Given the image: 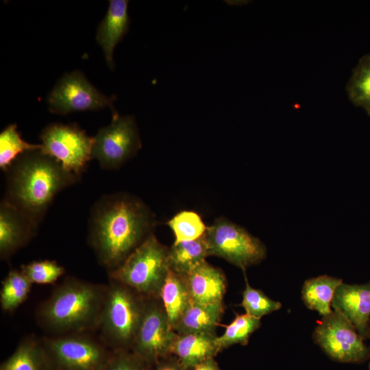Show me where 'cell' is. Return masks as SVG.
Returning a JSON list of instances; mask_svg holds the SVG:
<instances>
[{
	"mask_svg": "<svg viewBox=\"0 0 370 370\" xmlns=\"http://www.w3.org/2000/svg\"><path fill=\"white\" fill-rule=\"evenodd\" d=\"M174 232L175 243L192 241L202 236L207 227L200 216L193 211H182L167 222Z\"/></svg>",
	"mask_w": 370,
	"mask_h": 370,
	"instance_id": "27",
	"label": "cell"
},
{
	"mask_svg": "<svg viewBox=\"0 0 370 370\" xmlns=\"http://www.w3.org/2000/svg\"><path fill=\"white\" fill-rule=\"evenodd\" d=\"M369 370H370V362H369Z\"/></svg>",
	"mask_w": 370,
	"mask_h": 370,
	"instance_id": "33",
	"label": "cell"
},
{
	"mask_svg": "<svg viewBox=\"0 0 370 370\" xmlns=\"http://www.w3.org/2000/svg\"><path fill=\"white\" fill-rule=\"evenodd\" d=\"M42 151L69 172L81 176L92 159L93 137L77 124L51 123L40 134Z\"/></svg>",
	"mask_w": 370,
	"mask_h": 370,
	"instance_id": "9",
	"label": "cell"
},
{
	"mask_svg": "<svg viewBox=\"0 0 370 370\" xmlns=\"http://www.w3.org/2000/svg\"><path fill=\"white\" fill-rule=\"evenodd\" d=\"M215 334L208 333L177 334L170 354L186 367L193 369L199 363L214 358L220 352Z\"/></svg>",
	"mask_w": 370,
	"mask_h": 370,
	"instance_id": "17",
	"label": "cell"
},
{
	"mask_svg": "<svg viewBox=\"0 0 370 370\" xmlns=\"http://www.w3.org/2000/svg\"><path fill=\"white\" fill-rule=\"evenodd\" d=\"M147 298L128 286L109 280L97 331L111 350H131Z\"/></svg>",
	"mask_w": 370,
	"mask_h": 370,
	"instance_id": "4",
	"label": "cell"
},
{
	"mask_svg": "<svg viewBox=\"0 0 370 370\" xmlns=\"http://www.w3.org/2000/svg\"><path fill=\"white\" fill-rule=\"evenodd\" d=\"M169 249L151 234L114 270L109 280L120 282L145 298H160L169 269Z\"/></svg>",
	"mask_w": 370,
	"mask_h": 370,
	"instance_id": "5",
	"label": "cell"
},
{
	"mask_svg": "<svg viewBox=\"0 0 370 370\" xmlns=\"http://www.w3.org/2000/svg\"><path fill=\"white\" fill-rule=\"evenodd\" d=\"M209 256L205 234L197 239L174 243L169 252V268L183 275Z\"/></svg>",
	"mask_w": 370,
	"mask_h": 370,
	"instance_id": "22",
	"label": "cell"
},
{
	"mask_svg": "<svg viewBox=\"0 0 370 370\" xmlns=\"http://www.w3.org/2000/svg\"><path fill=\"white\" fill-rule=\"evenodd\" d=\"M204 234L210 256L221 257L243 271L267 256L266 247L258 238L226 219H217Z\"/></svg>",
	"mask_w": 370,
	"mask_h": 370,
	"instance_id": "7",
	"label": "cell"
},
{
	"mask_svg": "<svg viewBox=\"0 0 370 370\" xmlns=\"http://www.w3.org/2000/svg\"><path fill=\"white\" fill-rule=\"evenodd\" d=\"M128 3L127 0L109 1L108 11L97 30V42L103 49L106 63L112 70L114 68V49L130 29Z\"/></svg>",
	"mask_w": 370,
	"mask_h": 370,
	"instance_id": "16",
	"label": "cell"
},
{
	"mask_svg": "<svg viewBox=\"0 0 370 370\" xmlns=\"http://www.w3.org/2000/svg\"><path fill=\"white\" fill-rule=\"evenodd\" d=\"M313 338L328 356L340 362H362L370 356V349L364 343V338L353 324L336 310L323 316Z\"/></svg>",
	"mask_w": 370,
	"mask_h": 370,
	"instance_id": "10",
	"label": "cell"
},
{
	"mask_svg": "<svg viewBox=\"0 0 370 370\" xmlns=\"http://www.w3.org/2000/svg\"><path fill=\"white\" fill-rule=\"evenodd\" d=\"M160 298H147L143 318L131 350L153 366L170 354L177 333L171 326Z\"/></svg>",
	"mask_w": 370,
	"mask_h": 370,
	"instance_id": "11",
	"label": "cell"
},
{
	"mask_svg": "<svg viewBox=\"0 0 370 370\" xmlns=\"http://www.w3.org/2000/svg\"><path fill=\"white\" fill-rule=\"evenodd\" d=\"M0 370H51L40 338L32 334L23 338L14 352L1 362Z\"/></svg>",
	"mask_w": 370,
	"mask_h": 370,
	"instance_id": "19",
	"label": "cell"
},
{
	"mask_svg": "<svg viewBox=\"0 0 370 370\" xmlns=\"http://www.w3.org/2000/svg\"><path fill=\"white\" fill-rule=\"evenodd\" d=\"M140 147L135 118L114 112L111 123L93 137L92 159H96L101 169H115L134 157Z\"/></svg>",
	"mask_w": 370,
	"mask_h": 370,
	"instance_id": "8",
	"label": "cell"
},
{
	"mask_svg": "<svg viewBox=\"0 0 370 370\" xmlns=\"http://www.w3.org/2000/svg\"><path fill=\"white\" fill-rule=\"evenodd\" d=\"M260 319L247 314H236L228 325L223 334L216 337V343L219 350L235 344L245 345L251 334L260 326Z\"/></svg>",
	"mask_w": 370,
	"mask_h": 370,
	"instance_id": "26",
	"label": "cell"
},
{
	"mask_svg": "<svg viewBox=\"0 0 370 370\" xmlns=\"http://www.w3.org/2000/svg\"><path fill=\"white\" fill-rule=\"evenodd\" d=\"M20 270L32 284H47L55 282L65 272L55 260H35L21 266Z\"/></svg>",
	"mask_w": 370,
	"mask_h": 370,
	"instance_id": "29",
	"label": "cell"
},
{
	"mask_svg": "<svg viewBox=\"0 0 370 370\" xmlns=\"http://www.w3.org/2000/svg\"><path fill=\"white\" fill-rule=\"evenodd\" d=\"M103 370H153V366L132 350H112Z\"/></svg>",
	"mask_w": 370,
	"mask_h": 370,
	"instance_id": "30",
	"label": "cell"
},
{
	"mask_svg": "<svg viewBox=\"0 0 370 370\" xmlns=\"http://www.w3.org/2000/svg\"><path fill=\"white\" fill-rule=\"evenodd\" d=\"M346 90L350 101L370 116V54L360 58L352 70Z\"/></svg>",
	"mask_w": 370,
	"mask_h": 370,
	"instance_id": "23",
	"label": "cell"
},
{
	"mask_svg": "<svg viewBox=\"0 0 370 370\" xmlns=\"http://www.w3.org/2000/svg\"><path fill=\"white\" fill-rule=\"evenodd\" d=\"M38 227L25 214L3 199L0 204V257L9 260L36 235Z\"/></svg>",
	"mask_w": 370,
	"mask_h": 370,
	"instance_id": "14",
	"label": "cell"
},
{
	"mask_svg": "<svg viewBox=\"0 0 370 370\" xmlns=\"http://www.w3.org/2000/svg\"><path fill=\"white\" fill-rule=\"evenodd\" d=\"M241 306L246 314L260 319L263 316L279 310L282 304L269 298L262 291L251 287L246 280Z\"/></svg>",
	"mask_w": 370,
	"mask_h": 370,
	"instance_id": "28",
	"label": "cell"
},
{
	"mask_svg": "<svg viewBox=\"0 0 370 370\" xmlns=\"http://www.w3.org/2000/svg\"><path fill=\"white\" fill-rule=\"evenodd\" d=\"M160 299L174 330L188 306L190 297L183 277L170 268L161 288Z\"/></svg>",
	"mask_w": 370,
	"mask_h": 370,
	"instance_id": "20",
	"label": "cell"
},
{
	"mask_svg": "<svg viewBox=\"0 0 370 370\" xmlns=\"http://www.w3.org/2000/svg\"><path fill=\"white\" fill-rule=\"evenodd\" d=\"M51 370H103L112 350L90 332L40 338Z\"/></svg>",
	"mask_w": 370,
	"mask_h": 370,
	"instance_id": "6",
	"label": "cell"
},
{
	"mask_svg": "<svg viewBox=\"0 0 370 370\" xmlns=\"http://www.w3.org/2000/svg\"><path fill=\"white\" fill-rule=\"evenodd\" d=\"M106 291L107 284L67 278L38 306L36 321L49 336L97 331Z\"/></svg>",
	"mask_w": 370,
	"mask_h": 370,
	"instance_id": "3",
	"label": "cell"
},
{
	"mask_svg": "<svg viewBox=\"0 0 370 370\" xmlns=\"http://www.w3.org/2000/svg\"><path fill=\"white\" fill-rule=\"evenodd\" d=\"M5 172L6 191L3 199L37 227L56 195L80 179L42 149L21 154Z\"/></svg>",
	"mask_w": 370,
	"mask_h": 370,
	"instance_id": "2",
	"label": "cell"
},
{
	"mask_svg": "<svg viewBox=\"0 0 370 370\" xmlns=\"http://www.w3.org/2000/svg\"><path fill=\"white\" fill-rule=\"evenodd\" d=\"M182 276L192 301L203 304L223 303L226 280L220 269L205 260Z\"/></svg>",
	"mask_w": 370,
	"mask_h": 370,
	"instance_id": "15",
	"label": "cell"
},
{
	"mask_svg": "<svg viewBox=\"0 0 370 370\" xmlns=\"http://www.w3.org/2000/svg\"><path fill=\"white\" fill-rule=\"evenodd\" d=\"M369 334H370V325H369Z\"/></svg>",
	"mask_w": 370,
	"mask_h": 370,
	"instance_id": "34",
	"label": "cell"
},
{
	"mask_svg": "<svg viewBox=\"0 0 370 370\" xmlns=\"http://www.w3.org/2000/svg\"><path fill=\"white\" fill-rule=\"evenodd\" d=\"M42 148V144H32L23 140L16 125L10 124L0 134V168L5 171L21 154Z\"/></svg>",
	"mask_w": 370,
	"mask_h": 370,
	"instance_id": "25",
	"label": "cell"
},
{
	"mask_svg": "<svg viewBox=\"0 0 370 370\" xmlns=\"http://www.w3.org/2000/svg\"><path fill=\"white\" fill-rule=\"evenodd\" d=\"M113 101L112 97L101 92L79 71L63 75L47 98L49 111L62 115L108 107L115 112Z\"/></svg>",
	"mask_w": 370,
	"mask_h": 370,
	"instance_id": "12",
	"label": "cell"
},
{
	"mask_svg": "<svg viewBox=\"0 0 370 370\" xmlns=\"http://www.w3.org/2000/svg\"><path fill=\"white\" fill-rule=\"evenodd\" d=\"M192 370H220L214 358H208L198 365Z\"/></svg>",
	"mask_w": 370,
	"mask_h": 370,
	"instance_id": "32",
	"label": "cell"
},
{
	"mask_svg": "<svg viewBox=\"0 0 370 370\" xmlns=\"http://www.w3.org/2000/svg\"><path fill=\"white\" fill-rule=\"evenodd\" d=\"M342 283L341 279L327 275L307 280L301 290L302 299L307 308L325 316L332 312L335 291Z\"/></svg>",
	"mask_w": 370,
	"mask_h": 370,
	"instance_id": "21",
	"label": "cell"
},
{
	"mask_svg": "<svg viewBox=\"0 0 370 370\" xmlns=\"http://www.w3.org/2000/svg\"><path fill=\"white\" fill-rule=\"evenodd\" d=\"M332 306L353 324L364 339L370 337V281L363 284L342 283L335 291Z\"/></svg>",
	"mask_w": 370,
	"mask_h": 370,
	"instance_id": "13",
	"label": "cell"
},
{
	"mask_svg": "<svg viewBox=\"0 0 370 370\" xmlns=\"http://www.w3.org/2000/svg\"><path fill=\"white\" fill-rule=\"evenodd\" d=\"M153 370H192L183 365L179 360L173 355L162 358L153 367Z\"/></svg>",
	"mask_w": 370,
	"mask_h": 370,
	"instance_id": "31",
	"label": "cell"
},
{
	"mask_svg": "<svg viewBox=\"0 0 370 370\" xmlns=\"http://www.w3.org/2000/svg\"><path fill=\"white\" fill-rule=\"evenodd\" d=\"M32 283L21 271L12 269L2 280L0 304L3 311L12 312L25 301Z\"/></svg>",
	"mask_w": 370,
	"mask_h": 370,
	"instance_id": "24",
	"label": "cell"
},
{
	"mask_svg": "<svg viewBox=\"0 0 370 370\" xmlns=\"http://www.w3.org/2000/svg\"><path fill=\"white\" fill-rule=\"evenodd\" d=\"M223 304H203L192 301L184 312L174 328L177 334L208 333L214 334L215 329L220 323Z\"/></svg>",
	"mask_w": 370,
	"mask_h": 370,
	"instance_id": "18",
	"label": "cell"
},
{
	"mask_svg": "<svg viewBox=\"0 0 370 370\" xmlns=\"http://www.w3.org/2000/svg\"><path fill=\"white\" fill-rule=\"evenodd\" d=\"M153 224L151 212L139 199L124 193L105 195L91 208L88 242L110 272L151 234Z\"/></svg>",
	"mask_w": 370,
	"mask_h": 370,
	"instance_id": "1",
	"label": "cell"
}]
</instances>
